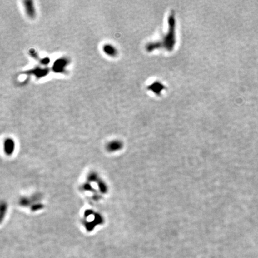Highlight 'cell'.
Wrapping results in <instances>:
<instances>
[{
	"instance_id": "obj_1",
	"label": "cell",
	"mask_w": 258,
	"mask_h": 258,
	"mask_svg": "<svg viewBox=\"0 0 258 258\" xmlns=\"http://www.w3.org/2000/svg\"><path fill=\"white\" fill-rule=\"evenodd\" d=\"M161 41L154 43H151L147 45L146 49L148 51L153 50L160 47H164L166 50H171L175 44V18L173 15H171L169 17V30L168 33Z\"/></svg>"
},
{
	"instance_id": "obj_2",
	"label": "cell",
	"mask_w": 258,
	"mask_h": 258,
	"mask_svg": "<svg viewBox=\"0 0 258 258\" xmlns=\"http://www.w3.org/2000/svg\"><path fill=\"white\" fill-rule=\"evenodd\" d=\"M23 4L25 8V12L27 16L31 18H34L35 16V8L34 7V2L32 1H25Z\"/></svg>"
},
{
	"instance_id": "obj_3",
	"label": "cell",
	"mask_w": 258,
	"mask_h": 258,
	"mask_svg": "<svg viewBox=\"0 0 258 258\" xmlns=\"http://www.w3.org/2000/svg\"><path fill=\"white\" fill-rule=\"evenodd\" d=\"M67 65V62L65 59H61L55 62L54 65V71L56 72H63L65 68Z\"/></svg>"
},
{
	"instance_id": "obj_4",
	"label": "cell",
	"mask_w": 258,
	"mask_h": 258,
	"mask_svg": "<svg viewBox=\"0 0 258 258\" xmlns=\"http://www.w3.org/2000/svg\"><path fill=\"white\" fill-rule=\"evenodd\" d=\"M103 50L105 52V53H106L109 56L114 57L117 54V50L116 48L109 44L105 45L103 47Z\"/></svg>"
},
{
	"instance_id": "obj_5",
	"label": "cell",
	"mask_w": 258,
	"mask_h": 258,
	"mask_svg": "<svg viewBox=\"0 0 258 258\" xmlns=\"http://www.w3.org/2000/svg\"><path fill=\"white\" fill-rule=\"evenodd\" d=\"M163 86H164L162 85L161 84L159 83V82H156V83L152 84V86H151V87L152 88V92H156V93H159L162 89L163 90V88H164Z\"/></svg>"
}]
</instances>
